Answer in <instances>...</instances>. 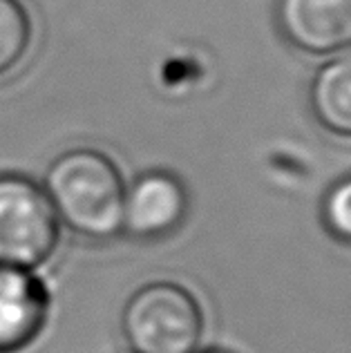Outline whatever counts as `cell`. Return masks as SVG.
<instances>
[{
  "instance_id": "obj_1",
  "label": "cell",
  "mask_w": 351,
  "mask_h": 353,
  "mask_svg": "<svg viewBox=\"0 0 351 353\" xmlns=\"http://www.w3.org/2000/svg\"><path fill=\"white\" fill-rule=\"evenodd\" d=\"M43 188L72 233L108 241L123 230L126 181L106 152L94 148L63 152L45 172Z\"/></svg>"
},
{
  "instance_id": "obj_2",
  "label": "cell",
  "mask_w": 351,
  "mask_h": 353,
  "mask_svg": "<svg viewBox=\"0 0 351 353\" xmlns=\"http://www.w3.org/2000/svg\"><path fill=\"white\" fill-rule=\"evenodd\" d=\"M121 333L132 353H197L204 313L181 284L152 282L126 302Z\"/></svg>"
},
{
  "instance_id": "obj_3",
  "label": "cell",
  "mask_w": 351,
  "mask_h": 353,
  "mask_svg": "<svg viewBox=\"0 0 351 353\" xmlns=\"http://www.w3.org/2000/svg\"><path fill=\"white\" fill-rule=\"evenodd\" d=\"M59 241V217L43 185L0 174V264L34 271L50 262Z\"/></svg>"
},
{
  "instance_id": "obj_4",
  "label": "cell",
  "mask_w": 351,
  "mask_h": 353,
  "mask_svg": "<svg viewBox=\"0 0 351 353\" xmlns=\"http://www.w3.org/2000/svg\"><path fill=\"white\" fill-rule=\"evenodd\" d=\"M188 206V190L177 174L148 170L126 185L123 230L143 241L163 239L183 224Z\"/></svg>"
},
{
  "instance_id": "obj_5",
  "label": "cell",
  "mask_w": 351,
  "mask_h": 353,
  "mask_svg": "<svg viewBox=\"0 0 351 353\" xmlns=\"http://www.w3.org/2000/svg\"><path fill=\"white\" fill-rule=\"evenodd\" d=\"M275 16L286 41L302 52L351 50V0H278Z\"/></svg>"
},
{
  "instance_id": "obj_6",
  "label": "cell",
  "mask_w": 351,
  "mask_h": 353,
  "mask_svg": "<svg viewBox=\"0 0 351 353\" xmlns=\"http://www.w3.org/2000/svg\"><path fill=\"white\" fill-rule=\"evenodd\" d=\"M50 315V293L34 271L0 264V353L32 345Z\"/></svg>"
},
{
  "instance_id": "obj_7",
  "label": "cell",
  "mask_w": 351,
  "mask_h": 353,
  "mask_svg": "<svg viewBox=\"0 0 351 353\" xmlns=\"http://www.w3.org/2000/svg\"><path fill=\"white\" fill-rule=\"evenodd\" d=\"M309 105L322 128L351 139V50L340 52L316 72L309 85Z\"/></svg>"
},
{
  "instance_id": "obj_8",
  "label": "cell",
  "mask_w": 351,
  "mask_h": 353,
  "mask_svg": "<svg viewBox=\"0 0 351 353\" xmlns=\"http://www.w3.org/2000/svg\"><path fill=\"white\" fill-rule=\"evenodd\" d=\"M34 43V23L23 0H0V79L25 63Z\"/></svg>"
},
{
  "instance_id": "obj_9",
  "label": "cell",
  "mask_w": 351,
  "mask_h": 353,
  "mask_svg": "<svg viewBox=\"0 0 351 353\" xmlns=\"http://www.w3.org/2000/svg\"><path fill=\"white\" fill-rule=\"evenodd\" d=\"M322 221L329 235L351 244V176L334 183L322 201Z\"/></svg>"
}]
</instances>
